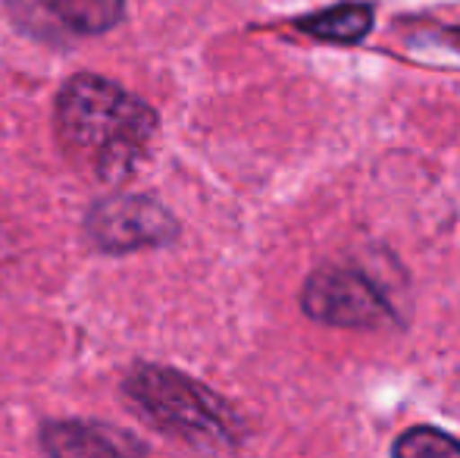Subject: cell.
Listing matches in <instances>:
<instances>
[{
    "label": "cell",
    "mask_w": 460,
    "mask_h": 458,
    "mask_svg": "<svg viewBox=\"0 0 460 458\" xmlns=\"http://www.w3.org/2000/svg\"><path fill=\"white\" fill-rule=\"evenodd\" d=\"M54 129L69 164L97 183H126L145 164L160 116L119 82L75 73L57 94Z\"/></svg>",
    "instance_id": "6da1fadb"
},
{
    "label": "cell",
    "mask_w": 460,
    "mask_h": 458,
    "mask_svg": "<svg viewBox=\"0 0 460 458\" xmlns=\"http://www.w3.org/2000/svg\"><path fill=\"white\" fill-rule=\"evenodd\" d=\"M122 399L145 424L207 453L244 443V421L223 396L166 364H135L122 380Z\"/></svg>",
    "instance_id": "7a4b0ae2"
},
{
    "label": "cell",
    "mask_w": 460,
    "mask_h": 458,
    "mask_svg": "<svg viewBox=\"0 0 460 458\" xmlns=\"http://www.w3.org/2000/svg\"><path fill=\"white\" fill-rule=\"evenodd\" d=\"M301 308L310 320L341 330H382L394 324L392 301L354 267H320L304 280Z\"/></svg>",
    "instance_id": "3957f363"
},
{
    "label": "cell",
    "mask_w": 460,
    "mask_h": 458,
    "mask_svg": "<svg viewBox=\"0 0 460 458\" xmlns=\"http://www.w3.org/2000/svg\"><path fill=\"white\" fill-rule=\"evenodd\" d=\"M85 232L94 248L107 255H128V251L172 245L179 238V220L157 198L116 192L92 204Z\"/></svg>",
    "instance_id": "277c9868"
},
{
    "label": "cell",
    "mask_w": 460,
    "mask_h": 458,
    "mask_svg": "<svg viewBox=\"0 0 460 458\" xmlns=\"http://www.w3.org/2000/svg\"><path fill=\"white\" fill-rule=\"evenodd\" d=\"M38 446L48 455H145L147 443L128 430L101 421H48L38 430Z\"/></svg>",
    "instance_id": "5b68a950"
},
{
    "label": "cell",
    "mask_w": 460,
    "mask_h": 458,
    "mask_svg": "<svg viewBox=\"0 0 460 458\" xmlns=\"http://www.w3.org/2000/svg\"><path fill=\"white\" fill-rule=\"evenodd\" d=\"M376 22V13L369 4H335L320 13L295 19V29L316 41L332 44H358L369 35Z\"/></svg>",
    "instance_id": "8992f818"
},
{
    "label": "cell",
    "mask_w": 460,
    "mask_h": 458,
    "mask_svg": "<svg viewBox=\"0 0 460 458\" xmlns=\"http://www.w3.org/2000/svg\"><path fill=\"white\" fill-rule=\"evenodd\" d=\"M38 6L75 35H103L126 13V0H38Z\"/></svg>",
    "instance_id": "52a82bcc"
},
{
    "label": "cell",
    "mask_w": 460,
    "mask_h": 458,
    "mask_svg": "<svg viewBox=\"0 0 460 458\" xmlns=\"http://www.w3.org/2000/svg\"><path fill=\"white\" fill-rule=\"evenodd\" d=\"M392 453L398 458H438L460 455V440L448 436L438 427H411L394 440Z\"/></svg>",
    "instance_id": "ba28073f"
}]
</instances>
